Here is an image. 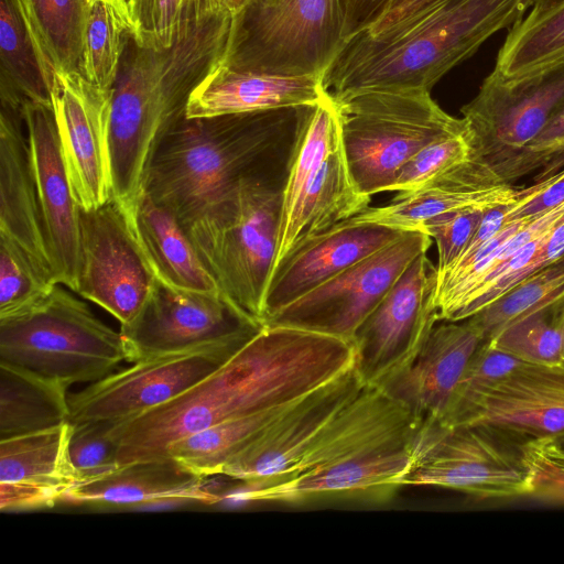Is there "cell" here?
I'll return each instance as SVG.
<instances>
[{
  "label": "cell",
  "instance_id": "obj_1",
  "mask_svg": "<svg viewBox=\"0 0 564 564\" xmlns=\"http://www.w3.org/2000/svg\"><path fill=\"white\" fill-rule=\"evenodd\" d=\"M355 365L347 339L263 325L226 362L175 399L110 425L120 466L165 458L176 441L226 420L301 400Z\"/></svg>",
  "mask_w": 564,
  "mask_h": 564
},
{
  "label": "cell",
  "instance_id": "obj_2",
  "mask_svg": "<svg viewBox=\"0 0 564 564\" xmlns=\"http://www.w3.org/2000/svg\"><path fill=\"white\" fill-rule=\"evenodd\" d=\"M305 109L184 117L160 143L143 191L185 227L242 178L286 174Z\"/></svg>",
  "mask_w": 564,
  "mask_h": 564
},
{
  "label": "cell",
  "instance_id": "obj_3",
  "mask_svg": "<svg viewBox=\"0 0 564 564\" xmlns=\"http://www.w3.org/2000/svg\"><path fill=\"white\" fill-rule=\"evenodd\" d=\"M232 18L220 12L163 50L133 42L112 89L109 122L112 198L126 212L142 194L160 143L185 117L192 93L224 64Z\"/></svg>",
  "mask_w": 564,
  "mask_h": 564
},
{
  "label": "cell",
  "instance_id": "obj_4",
  "mask_svg": "<svg viewBox=\"0 0 564 564\" xmlns=\"http://www.w3.org/2000/svg\"><path fill=\"white\" fill-rule=\"evenodd\" d=\"M535 0H435L384 34L348 37L323 74L334 99L367 89L431 88L496 33L510 29Z\"/></svg>",
  "mask_w": 564,
  "mask_h": 564
},
{
  "label": "cell",
  "instance_id": "obj_5",
  "mask_svg": "<svg viewBox=\"0 0 564 564\" xmlns=\"http://www.w3.org/2000/svg\"><path fill=\"white\" fill-rule=\"evenodd\" d=\"M286 174L242 178L184 227L220 292L261 325Z\"/></svg>",
  "mask_w": 564,
  "mask_h": 564
},
{
  "label": "cell",
  "instance_id": "obj_6",
  "mask_svg": "<svg viewBox=\"0 0 564 564\" xmlns=\"http://www.w3.org/2000/svg\"><path fill=\"white\" fill-rule=\"evenodd\" d=\"M332 99L350 175L369 197L389 192L399 169L420 149L468 131L465 119L444 111L426 89H367Z\"/></svg>",
  "mask_w": 564,
  "mask_h": 564
},
{
  "label": "cell",
  "instance_id": "obj_7",
  "mask_svg": "<svg viewBox=\"0 0 564 564\" xmlns=\"http://www.w3.org/2000/svg\"><path fill=\"white\" fill-rule=\"evenodd\" d=\"M63 286L55 284L30 307L0 318V362L68 388L110 375L126 350L120 330Z\"/></svg>",
  "mask_w": 564,
  "mask_h": 564
},
{
  "label": "cell",
  "instance_id": "obj_8",
  "mask_svg": "<svg viewBox=\"0 0 564 564\" xmlns=\"http://www.w3.org/2000/svg\"><path fill=\"white\" fill-rule=\"evenodd\" d=\"M350 175L335 104L327 94L306 107L282 188L272 272L306 239L369 207Z\"/></svg>",
  "mask_w": 564,
  "mask_h": 564
},
{
  "label": "cell",
  "instance_id": "obj_9",
  "mask_svg": "<svg viewBox=\"0 0 564 564\" xmlns=\"http://www.w3.org/2000/svg\"><path fill=\"white\" fill-rule=\"evenodd\" d=\"M345 41L343 0H252L232 18L223 65L323 76Z\"/></svg>",
  "mask_w": 564,
  "mask_h": 564
},
{
  "label": "cell",
  "instance_id": "obj_10",
  "mask_svg": "<svg viewBox=\"0 0 564 564\" xmlns=\"http://www.w3.org/2000/svg\"><path fill=\"white\" fill-rule=\"evenodd\" d=\"M405 486L462 491L481 499L530 496L520 445L484 425L419 423Z\"/></svg>",
  "mask_w": 564,
  "mask_h": 564
},
{
  "label": "cell",
  "instance_id": "obj_11",
  "mask_svg": "<svg viewBox=\"0 0 564 564\" xmlns=\"http://www.w3.org/2000/svg\"><path fill=\"white\" fill-rule=\"evenodd\" d=\"M263 325L220 291L169 286L158 279L137 318L121 326L126 360L189 351L227 343H247Z\"/></svg>",
  "mask_w": 564,
  "mask_h": 564
},
{
  "label": "cell",
  "instance_id": "obj_12",
  "mask_svg": "<svg viewBox=\"0 0 564 564\" xmlns=\"http://www.w3.org/2000/svg\"><path fill=\"white\" fill-rule=\"evenodd\" d=\"M431 241L423 231H404L389 245L276 311L264 325L297 327L351 341L357 328L410 263L427 252Z\"/></svg>",
  "mask_w": 564,
  "mask_h": 564
},
{
  "label": "cell",
  "instance_id": "obj_13",
  "mask_svg": "<svg viewBox=\"0 0 564 564\" xmlns=\"http://www.w3.org/2000/svg\"><path fill=\"white\" fill-rule=\"evenodd\" d=\"M437 268L416 257L357 328L352 344L360 379L382 388L417 356L438 319Z\"/></svg>",
  "mask_w": 564,
  "mask_h": 564
},
{
  "label": "cell",
  "instance_id": "obj_14",
  "mask_svg": "<svg viewBox=\"0 0 564 564\" xmlns=\"http://www.w3.org/2000/svg\"><path fill=\"white\" fill-rule=\"evenodd\" d=\"M246 343L158 356L111 372L68 397L69 423L115 425L175 399L226 362Z\"/></svg>",
  "mask_w": 564,
  "mask_h": 564
},
{
  "label": "cell",
  "instance_id": "obj_15",
  "mask_svg": "<svg viewBox=\"0 0 564 564\" xmlns=\"http://www.w3.org/2000/svg\"><path fill=\"white\" fill-rule=\"evenodd\" d=\"M155 281L128 215L116 199L80 209L76 294L102 307L121 327L140 314Z\"/></svg>",
  "mask_w": 564,
  "mask_h": 564
},
{
  "label": "cell",
  "instance_id": "obj_16",
  "mask_svg": "<svg viewBox=\"0 0 564 564\" xmlns=\"http://www.w3.org/2000/svg\"><path fill=\"white\" fill-rule=\"evenodd\" d=\"M112 89L100 88L80 72L73 70L55 73L48 90L66 173L74 197L84 210L112 198L109 156Z\"/></svg>",
  "mask_w": 564,
  "mask_h": 564
},
{
  "label": "cell",
  "instance_id": "obj_17",
  "mask_svg": "<svg viewBox=\"0 0 564 564\" xmlns=\"http://www.w3.org/2000/svg\"><path fill=\"white\" fill-rule=\"evenodd\" d=\"M563 105L564 67L521 85L503 84L489 74L460 109L469 130L470 158L498 174Z\"/></svg>",
  "mask_w": 564,
  "mask_h": 564
},
{
  "label": "cell",
  "instance_id": "obj_18",
  "mask_svg": "<svg viewBox=\"0 0 564 564\" xmlns=\"http://www.w3.org/2000/svg\"><path fill=\"white\" fill-rule=\"evenodd\" d=\"M366 386L354 365L296 402L276 424L230 459L220 475L248 486L283 479Z\"/></svg>",
  "mask_w": 564,
  "mask_h": 564
},
{
  "label": "cell",
  "instance_id": "obj_19",
  "mask_svg": "<svg viewBox=\"0 0 564 564\" xmlns=\"http://www.w3.org/2000/svg\"><path fill=\"white\" fill-rule=\"evenodd\" d=\"M413 437L279 481L245 485L237 496L247 501L294 506L335 499L384 501L405 486L413 464Z\"/></svg>",
  "mask_w": 564,
  "mask_h": 564
},
{
  "label": "cell",
  "instance_id": "obj_20",
  "mask_svg": "<svg viewBox=\"0 0 564 564\" xmlns=\"http://www.w3.org/2000/svg\"><path fill=\"white\" fill-rule=\"evenodd\" d=\"M22 111L55 281L75 293L80 260V207L64 165L52 104L24 101Z\"/></svg>",
  "mask_w": 564,
  "mask_h": 564
},
{
  "label": "cell",
  "instance_id": "obj_21",
  "mask_svg": "<svg viewBox=\"0 0 564 564\" xmlns=\"http://www.w3.org/2000/svg\"><path fill=\"white\" fill-rule=\"evenodd\" d=\"M482 335L475 322L438 321L409 367L382 389L421 422L443 423Z\"/></svg>",
  "mask_w": 564,
  "mask_h": 564
},
{
  "label": "cell",
  "instance_id": "obj_22",
  "mask_svg": "<svg viewBox=\"0 0 564 564\" xmlns=\"http://www.w3.org/2000/svg\"><path fill=\"white\" fill-rule=\"evenodd\" d=\"M519 191L488 165L469 158L414 189L399 192L388 204L368 207L350 219L401 231L420 230L438 215L514 203Z\"/></svg>",
  "mask_w": 564,
  "mask_h": 564
},
{
  "label": "cell",
  "instance_id": "obj_23",
  "mask_svg": "<svg viewBox=\"0 0 564 564\" xmlns=\"http://www.w3.org/2000/svg\"><path fill=\"white\" fill-rule=\"evenodd\" d=\"M464 424L484 425L522 442L563 436L564 366L522 362L489 389Z\"/></svg>",
  "mask_w": 564,
  "mask_h": 564
},
{
  "label": "cell",
  "instance_id": "obj_24",
  "mask_svg": "<svg viewBox=\"0 0 564 564\" xmlns=\"http://www.w3.org/2000/svg\"><path fill=\"white\" fill-rule=\"evenodd\" d=\"M404 231L350 218L303 241L274 271L264 296V321L276 311L389 245Z\"/></svg>",
  "mask_w": 564,
  "mask_h": 564
},
{
  "label": "cell",
  "instance_id": "obj_25",
  "mask_svg": "<svg viewBox=\"0 0 564 564\" xmlns=\"http://www.w3.org/2000/svg\"><path fill=\"white\" fill-rule=\"evenodd\" d=\"M22 109L1 102L0 234L19 243L55 281Z\"/></svg>",
  "mask_w": 564,
  "mask_h": 564
},
{
  "label": "cell",
  "instance_id": "obj_26",
  "mask_svg": "<svg viewBox=\"0 0 564 564\" xmlns=\"http://www.w3.org/2000/svg\"><path fill=\"white\" fill-rule=\"evenodd\" d=\"M202 477L173 457L133 462L68 488L61 501L95 507H140L169 501L214 503Z\"/></svg>",
  "mask_w": 564,
  "mask_h": 564
},
{
  "label": "cell",
  "instance_id": "obj_27",
  "mask_svg": "<svg viewBox=\"0 0 564 564\" xmlns=\"http://www.w3.org/2000/svg\"><path fill=\"white\" fill-rule=\"evenodd\" d=\"M322 77L235 70L221 64L194 89L185 117L315 106L327 95Z\"/></svg>",
  "mask_w": 564,
  "mask_h": 564
},
{
  "label": "cell",
  "instance_id": "obj_28",
  "mask_svg": "<svg viewBox=\"0 0 564 564\" xmlns=\"http://www.w3.org/2000/svg\"><path fill=\"white\" fill-rule=\"evenodd\" d=\"M127 215L147 262L160 282L186 291H220L184 226L145 191Z\"/></svg>",
  "mask_w": 564,
  "mask_h": 564
},
{
  "label": "cell",
  "instance_id": "obj_29",
  "mask_svg": "<svg viewBox=\"0 0 564 564\" xmlns=\"http://www.w3.org/2000/svg\"><path fill=\"white\" fill-rule=\"evenodd\" d=\"M10 2L34 48L48 90L55 73L80 72L89 0Z\"/></svg>",
  "mask_w": 564,
  "mask_h": 564
},
{
  "label": "cell",
  "instance_id": "obj_30",
  "mask_svg": "<svg viewBox=\"0 0 564 564\" xmlns=\"http://www.w3.org/2000/svg\"><path fill=\"white\" fill-rule=\"evenodd\" d=\"M564 67V0L529 12L507 33L490 73L507 85L533 82Z\"/></svg>",
  "mask_w": 564,
  "mask_h": 564
},
{
  "label": "cell",
  "instance_id": "obj_31",
  "mask_svg": "<svg viewBox=\"0 0 564 564\" xmlns=\"http://www.w3.org/2000/svg\"><path fill=\"white\" fill-rule=\"evenodd\" d=\"M65 386L0 362V440L69 422Z\"/></svg>",
  "mask_w": 564,
  "mask_h": 564
},
{
  "label": "cell",
  "instance_id": "obj_32",
  "mask_svg": "<svg viewBox=\"0 0 564 564\" xmlns=\"http://www.w3.org/2000/svg\"><path fill=\"white\" fill-rule=\"evenodd\" d=\"M299 401L226 420L191 434L174 442L166 457L175 458L205 478L220 475L230 459L276 424Z\"/></svg>",
  "mask_w": 564,
  "mask_h": 564
},
{
  "label": "cell",
  "instance_id": "obj_33",
  "mask_svg": "<svg viewBox=\"0 0 564 564\" xmlns=\"http://www.w3.org/2000/svg\"><path fill=\"white\" fill-rule=\"evenodd\" d=\"M72 424L0 440V481H48L69 488L77 477L68 456Z\"/></svg>",
  "mask_w": 564,
  "mask_h": 564
},
{
  "label": "cell",
  "instance_id": "obj_34",
  "mask_svg": "<svg viewBox=\"0 0 564 564\" xmlns=\"http://www.w3.org/2000/svg\"><path fill=\"white\" fill-rule=\"evenodd\" d=\"M0 98L22 107L24 101L51 104L34 48L10 0L0 1Z\"/></svg>",
  "mask_w": 564,
  "mask_h": 564
},
{
  "label": "cell",
  "instance_id": "obj_35",
  "mask_svg": "<svg viewBox=\"0 0 564 564\" xmlns=\"http://www.w3.org/2000/svg\"><path fill=\"white\" fill-rule=\"evenodd\" d=\"M130 36L147 48L171 47L194 29L225 12L215 0H129Z\"/></svg>",
  "mask_w": 564,
  "mask_h": 564
},
{
  "label": "cell",
  "instance_id": "obj_36",
  "mask_svg": "<svg viewBox=\"0 0 564 564\" xmlns=\"http://www.w3.org/2000/svg\"><path fill=\"white\" fill-rule=\"evenodd\" d=\"M564 297V256L523 279L470 318L484 340L492 339L516 319Z\"/></svg>",
  "mask_w": 564,
  "mask_h": 564
},
{
  "label": "cell",
  "instance_id": "obj_37",
  "mask_svg": "<svg viewBox=\"0 0 564 564\" xmlns=\"http://www.w3.org/2000/svg\"><path fill=\"white\" fill-rule=\"evenodd\" d=\"M489 341L523 362L563 365L564 297L516 319Z\"/></svg>",
  "mask_w": 564,
  "mask_h": 564
},
{
  "label": "cell",
  "instance_id": "obj_38",
  "mask_svg": "<svg viewBox=\"0 0 564 564\" xmlns=\"http://www.w3.org/2000/svg\"><path fill=\"white\" fill-rule=\"evenodd\" d=\"M130 25L121 13L104 1H91L87 15L80 73L104 89H112L120 69Z\"/></svg>",
  "mask_w": 564,
  "mask_h": 564
},
{
  "label": "cell",
  "instance_id": "obj_39",
  "mask_svg": "<svg viewBox=\"0 0 564 564\" xmlns=\"http://www.w3.org/2000/svg\"><path fill=\"white\" fill-rule=\"evenodd\" d=\"M55 284L19 243L0 234V318L30 307Z\"/></svg>",
  "mask_w": 564,
  "mask_h": 564
},
{
  "label": "cell",
  "instance_id": "obj_40",
  "mask_svg": "<svg viewBox=\"0 0 564 564\" xmlns=\"http://www.w3.org/2000/svg\"><path fill=\"white\" fill-rule=\"evenodd\" d=\"M522 362L513 355L497 348L491 341L482 340L457 387L449 412L442 424H462L489 389Z\"/></svg>",
  "mask_w": 564,
  "mask_h": 564
},
{
  "label": "cell",
  "instance_id": "obj_41",
  "mask_svg": "<svg viewBox=\"0 0 564 564\" xmlns=\"http://www.w3.org/2000/svg\"><path fill=\"white\" fill-rule=\"evenodd\" d=\"M470 154L469 130L436 139L420 149L399 169L389 192L414 189L467 161Z\"/></svg>",
  "mask_w": 564,
  "mask_h": 564
},
{
  "label": "cell",
  "instance_id": "obj_42",
  "mask_svg": "<svg viewBox=\"0 0 564 564\" xmlns=\"http://www.w3.org/2000/svg\"><path fill=\"white\" fill-rule=\"evenodd\" d=\"M564 169V105L541 133L518 155L506 163L498 175L512 183L538 171L534 183L543 182Z\"/></svg>",
  "mask_w": 564,
  "mask_h": 564
},
{
  "label": "cell",
  "instance_id": "obj_43",
  "mask_svg": "<svg viewBox=\"0 0 564 564\" xmlns=\"http://www.w3.org/2000/svg\"><path fill=\"white\" fill-rule=\"evenodd\" d=\"M109 426L106 423L72 424L68 456L77 484L100 478L120 467Z\"/></svg>",
  "mask_w": 564,
  "mask_h": 564
},
{
  "label": "cell",
  "instance_id": "obj_44",
  "mask_svg": "<svg viewBox=\"0 0 564 564\" xmlns=\"http://www.w3.org/2000/svg\"><path fill=\"white\" fill-rule=\"evenodd\" d=\"M520 452L530 496L564 502V444L554 436L530 438L520 444Z\"/></svg>",
  "mask_w": 564,
  "mask_h": 564
},
{
  "label": "cell",
  "instance_id": "obj_45",
  "mask_svg": "<svg viewBox=\"0 0 564 564\" xmlns=\"http://www.w3.org/2000/svg\"><path fill=\"white\" fill-rule=\"evenodd\" d=\"M485 209H464L435 216L420 229L436 242L438 274L464 253L482 219Z\"/></svg>",
  "mask_w": 564,
  "mask_h": 564
},
{
  "label": "cell",
  "instance_id": "obj_46",
  "mask_svg": "<svg viewBox=\"0 0 564 564\" xmlns=\"http://www.w3.org/2000/svg\"><path fill=\"white\" fill-rule=\"evenodd\" d=\"M69 487L48 481H0V509L3 512L51 508Z\"/></svg>",
  "mask_w": 564,
  "mask_h": 564
},
{
  "label": "cell",
  "instance_id": "obj_47",
  "mask_svg": "<svg viewBox=\"0 0 564 564\" xmlns=\"http://www.w3.org/2000/svg\"><path fill=\"white\" fill-rule=\"evenodd\" d=\"M564 202V180L549 178L520 188L507 213L506 221L541 214Z\"/></svg>",
  "mask_w": 564,
  "mask_h": 564
},
{
  "label": "cell",
  "instance_id": "obj_48",
  "mask_svg": "<svg viewBox=\"0 0 564 564\" xmlns=\"http://www.w3.org/2000/svg\"><path fill=\"white\" fill-rule=\"evenodd\" d=\"M393 0H343L345 39L373 23Z\"/></svg>",
  "mask_w": 564,
  "mask_h": 564
},
{
  "label": "cell",
  "instance_id": "obj_49",
  "mask_svg": "<svg viewBox=\"0 0 564 564\" xmlns=\"http://www.w3.org/2000/svg\"><path fill=\"white\" fill-rule=\"evenodd\" d=\"M435 0H393L389 8L362 31L377 36L397 29L429 7Z\"/></svg>",
  "mask_w": 564,
  "mask_h": 564
},
{
  "label": "cell",
  "instance_id": "obj_50",
  "mask_svg": "<svg viewBox=\"0 0 564 564\" xmlns=\"http://www.w3.org/2000/svg\"><path fill=\"white\" fill-rule=\"evenodd\" d=\"M511 204L499 205L485 210L476 234L458 260L474 253L505 226L507 213Z\"/></svg>",
  "mask_w": 564,
  "mask_h": 564
},
{
  "label": "cell",
  "instance_id": "obj_51",
  "mask_svg": "<svg viewBox=\"0 0 564 564\" xmlns=\"http://www.w3.org/2000/svg\"><path fill=\"white\" fill-rule=\"evenodd\" d=\"M219 8L231 17L240 13L252 0H215Z\"/></svg>",
  "mask_w": 564,
  "mask_h": 564
},
{
  "label": "cell",
  "instance_id": "obj_52",
  "mask_svg": "<svg viewBox=\"0 0 564 564\" xmlns=\"http://www.w3.org/2000/svg\"><path fill=\"white\" fill-rule=\"evenodd\" d=\"M89 1L91 2V1H96V0H89ZM97 1L107 2L108 4L116 8L121 13V15L128 21V23L130 25L129 12H128L127 3L124 0H97Z\"/></svg>",
  "mask_w": 564,
  "mask_h": 564
},
{
  "label": "cell",
  "instance_id": "obj_53",
  "mask_svg": "<svg viewBox=\"0 0 564 564\" xmlns=\"http://www.w3.org/2000/svg\"><path fill=\"white\" fill-rule=\"evenodd\" d=\"M560 0H535L533 7L531 9H541V8H545L552 3H555Z\"/></svg>",
  "mask_w": 564,
  "mask_h": 564
},
{
  "label": "cell",
  "instance_id": "obj_54",
  "mask_svg": "<svg viewBox=\"0 0 564 564\" xmlns=\"http://www.w3.org/2000/svg\"><path fill=\"white\" fill-rule=\"evenodd\" d=\"M557 438L564 444V435Z\"/></svg>",
  "mask_w": 564,
  "mask_h": 564
},
{
  "label": "cell",
  "instance_id": "obj_55",
  "mask_svg": "<svg viewBox=\"0 0 564 564\" xmlns=\"http://www.w3.org/2000/svg\"><path fill=\"white\" fill-rule=\"evenodd\" d=\"M563 366H564V346H563Z\"/></svg>",
  "mask_w": 564,
  "mask_h": 564
}]
</instances>
